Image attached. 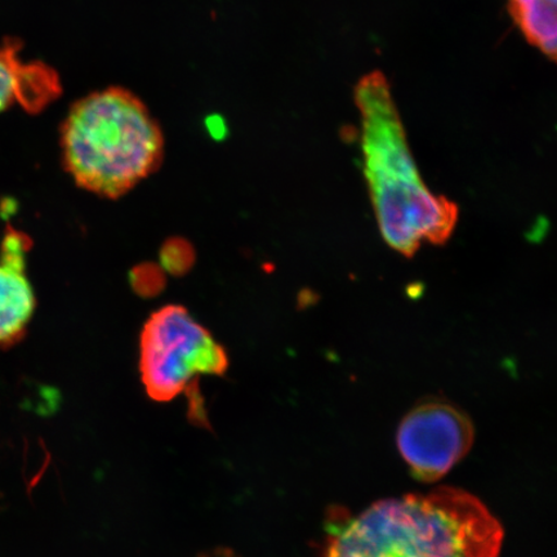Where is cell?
<instances>
[{
	"label": "cell",
	"instance_id": "obj_1",
	"mask_svg": "<svg viewBox=\"0 0 557 557\" xmlns=\"http://www.w3.org/2000/svg\"><path fill=\"white\" fill-rule=\"evenodd\" d=\"M504 528L459 487L381 499L332 522L325 557H498Z\"/></svg>",
	"mask_w": 557,
	"mask_h": 557
},
{
	"label": "cell",
	"instance_id": "obj_2",
	"mask_svg": "<svg viewBox=\"0 0 557 557\" xmlns=\"http://www.w3.org/2000/svg\"><path fill=\"white\" fill-rule=\"evenodd\" d=\"M355 103L366 178L383 239L407 257L422 242L444 244L455 232L458 208L424 185L385 76L366 75L355 88Z\"/></svg>",
	"mask_w": 557,
	"mask_h": 557
},
{
	"label": "cell",
	"instance_id": "obj_3",
	"mask_svg": "<svg viewBox=\"0 0 557 557\" xmlns=\"http://www.w3.org/2000/svg\"><path fill=\"white\" fill-rule=\"evenodd\" d=\"M164 135L145 102L109 87L83 97L61 131L70 176L97 197L120 199L154 174L164 159Z\"/></svg>",
	"mask_w": 557,
	"mask_h": 557
},
{
	"label": "cell",
	"instance_id": "obj_4",
	"mask_svg": "<svg viewBox=\"0 0 557 557\" xmlns=\"http://www.w3.org/2000/svg\"><path fill=\"white\" fill-rule=\"evenodd\" d=\"M228 366L225 347L184 306L165 305L146 319L138 367L151 400L170 403L193 393L205 407L197 383L203 375L224 377Z\"/></svg>",
	"mask_w": 557,
	"mask_h": 557
},
{
	"label": "cell",
	"instance_id": "obj_5",
	"mask_svg": "<svg viewBox=\"0 0 557 557\" xmlns=\"http://www.w3.org/2000/svg\"><path fill=\"white\" fill-rule=\"evenodd\" d=\"M475 428L468 413L448 400L429 398L409 410L396 433V445L412 476L436 483L469 455Z\"/></svg>",
	"mask_w": 557,
	"mask_h": 557
},
{
	"label": "cell",
	"instance_id": "obj_6",
	"mask_svg": "<svg viewBox=\"0 0 557 557\" xmlns=\"http://www.w3.org/2000/svg\"><path fill=\"white\" fill-rule=\"evenodd\" d=\"M29 235L7 226L0 243V346L10 347L24 338L35 311L33 285L27 277Z\"/></svg>",
	"mask_w": 557,
	"mask_h": 557
},
{
	"label": "cell",
	"instance_id": "obj_7",
	"mask_svg": "<svg viewBox=\"0 0 557 557\" xmlns=\"http://www.w3.org/2000/svg\"><path fill=\"white\" fill-rule=\"evenodd\" d=\"M62 92L58 73L40 61H27L16 40L0 46V113L13 107L38 114Z\"/></svg>",
	"mask_w": 557,
	"mask_h": 557
},
{
	"label": "cell",
	"instance_id": "obj_8",
	"mask_svg": "<svg viewBox=\"0 0 557 557\" xmlns=\"http://www.w3.org/2000/svg\"><path fill=\"white\" fill-rule=\"evenodd\" d=\"M507 10L528 44L557 62V0H507Z\"/></svg>",
	"mask_w": 557,
	"mask_h": 557
},
{
	"label": "cell",
	"instance_id": "obj_9",
	"mask_svg": "<svg viewBox=\"0 0 557 557\" xmlns=\"http://www.w3.org/2000/svg\"><path fill=\"white\" fill-rule=\"evenodd\" d=\"M199 557H239V556L235 555L233 552H230V549L219 548V549H214V552L206 553L205 555H200Z\"/></svg>",
	"mask_w": 557,
	"mask_h": 557
}]
</instances>
